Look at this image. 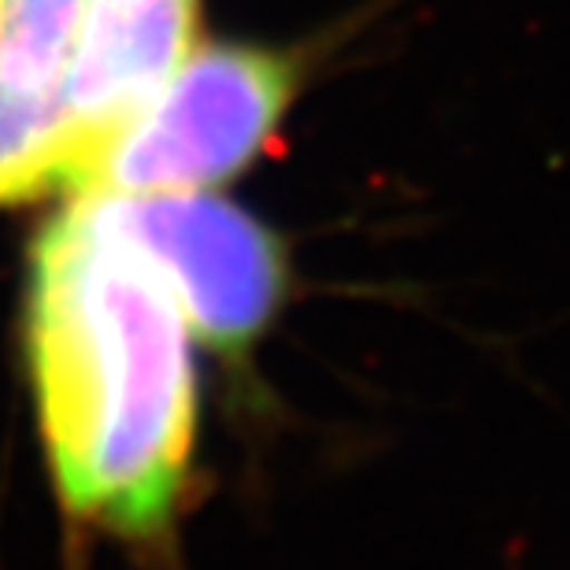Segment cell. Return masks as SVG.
<instances>
[{
	"label": "cell",
	"instance_id": "obj_1",
	"mask_svg": "<svg viewBox=\"0 0 570 570\" xmlns=\"http://www.w3.org/2000/svg\"><path fill=\"white\" fill-rule=\"evenodd\" d=\"M22 356L67 515L111 538L164 533L197 444L193 334L111 197H71L33 237Z\"/></svg>",
	"mask_w": 570,
	"mask_h": 570
},
{
	"label": "cell",
	"instance_id": "obj_2",
	"mask_svg": "<svg viewBox=\"0 0 570 570\" xmlns=\"http://www.w3.org/2000/svg\"><path fill=\"white\" fill-rule=\"evenodd\" d=\"M307 71L312 56L296 45L200 38L153 100L100 145L78 197L219 189L278 138Z\"/></svg>",
	"mask_w": 570,
	"mask_h": 570
},
{
	"label": "cell",
	"instance_id": "obj_3",
	"mask_svg": "<svg viewBox=\"0 0 570 570\" xmlns=\"http://www.w3.org/2000/svg\"><path fill=\"white\" fill-rule=\"evenodd\" d=\"M189 334L237 356L267 334L285 301L289 264L278 234L215 193L111 197Z\"/></svg>",
	"mask_w": 570,
	"mask_h": 570
},
{
	"label": "cell",
	"instance_id": "obj_4",
	"mask_svg": "<svg viewBox=\"0 0 570 570\" xmlns=\"http://www.w3.org/2000/svg\"><path fill=\"white\" fill-rule=\"evenodd\" d=\"M204 38V0H86L56 97V193L78 197L111 134L178 71Z\"/></svg>",
	"mask_w": 570,
	"mask_h": 570
},
{
	"label": "cell",
	"instance_id": "obj_5",
	"mask_svg": "<svg viewBox=\"0 0 570 570\" xmlns=\"http://www.w3.org/2000/svg\"><path fill=\"white\" fill-rule=\"evenodd\" d=\"M82 16L86 0H0V97L56 116Z\"/></svg>",
	"mask_w": 570,
	"mask_h": 570
},
{
	"label": "cell",
	"instance_id": "obj_6",
	"mask_svg": "<svg viewBox=\"0 0 570 570\" xmlns=\"http://www.w3.org/2000/svg\"><path fill=\"white\" fill-rule=\"evenodd\" d=\"M56 193L52 111L22 108L0 97V208H16Z\"/></svg>",
	"mask_w": 570,
	"mask_h": 570
}]
</instances>
